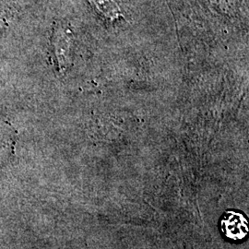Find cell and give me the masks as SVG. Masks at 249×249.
<instances>
[{
    "instance_id": "cell-1",
    "label": "cell",
    "mask_w": 249,
    "mask_h": 249,
    "mask_svg": "<svg viewBox=\"0 0 249 249\" xmlns=\"http://www.w3.org/2000/svg\"><path fill=\"white\" fill-rule=\"evenodd\" d=\"M220 229L227 239L242 241L249 233L248 219L239 212L227 211L221 218Z\"/></svg>"
},
{
    "instance_id": "cell-2",
    "label": "cell",
    "mask_w": 249,
    "mask_h": 249,
    "mask_svg": "<svg viewBox=\"0 0 249 249\" xmlns=\"http://www.w3.org/2000/svg\"><path fill=\"white\" fill-rule=\"evenodd\" d=\"M71 35L68 31H59L53 37V45L54 54L60 66V70L65 71L71 63Z\"/></svg>"
}]
</instances>
